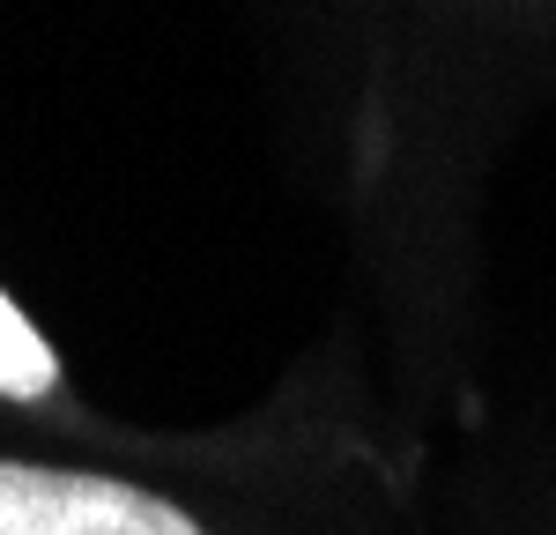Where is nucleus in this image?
Masks as SVG:
<instances>
[{"mask_svg":"<svg viewBox=\"0 0 556 535\" xmlns=\"http://www.w3.org/2000/svg\"><path fill=\"white\" fill-rule=\"evenodd\" d=\"M0 535H201V521L119 476L0 461Z\"/></svg>","mask_w":556,"mask_h":535,"instance_id":"obj_1","label":"nucleus"},{"mask_svg":"<svg viewBox=\"0 0 556 535\" xmlns=\"http://www.w3.org/2000/svg\"><path fill=\"white\" fill-rule=\"evenodd\" d=\"M52 380H60V357L45 350V335L15 306H8V298H0V395L38 401Z\"/></svg>","mask_w":556,"mask_h":535,"instance_id":"obj_2","label":"nucleus"}]
</instances>
